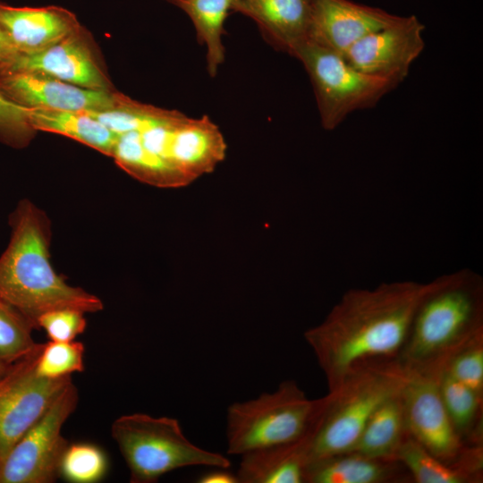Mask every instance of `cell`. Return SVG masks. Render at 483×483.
Wrapping results in <instances>:
<instances>
[{
    "mask_svg": "<svg viewBox=\"0 0 483 483\" xmlns=\"http://www.w3.org/2000/svg\"><path fill=\"white\" fill-rule=\"evenodd\" d=\"M36 132L30 122L29 107L13 101L0 89V142L21 148Z\"/></svg>",
    "mask_w": 483,
    "mask_h": 483,
    "instance_id": "f1b7e54d",
    "label": "cell"
},
{
    "mask_svg": "<svg viewBox=\"0 0 483 483\" xmlns=\"http://www.w3.org/2000/svg\"><path fill=\"white\" fill-rule=\"evenodd\" d=\"M105 452L91 443H73L66 447L59 467V477L72 483H96L107 473Z\"/></svg>",
    "mask_w": 483,
    "mask_h": 483,
    "instance_id": "cb8c5ba5",
    "label": "cell"
},
{
    "mask_svg": "<svg viewBox=\"0 0 483 483\" xmlns=\"http://www.w3.org/2000/svg\"><path fill=\"white\" fill-rule=\"evenodd\" d=\"M0 89L11 99L27 107L83 113L113 108L127 97L114 89H89L29 72H14L0 77Z\"/></svg>",
    "mask_w": 483,
    "mask_h": 483,
    "instance_id": "4fadbf2b",
    "label": "cell"
},
{
    "mask_svg": "<svg viewBox=\"0 0 483 483\" xmlns=\"http://www.w3.org/2000/svg\"><path fill=\"white\" fill-rule=\"evenodd\" d=\"M442 371L483 396V334L457 352Z\"/></svg>",
    "mask_w": 483,
    "mask_h": 483,
    "instance_id": "83f0119b",
    "label": "cell"
},
{
    "mask_svg": "<svg viewBox=\"0 0 483 483\" xmlns=\"http://www.w3.org/2000/svg\"><path fill=\"white\" fill-rule=\"evenodd\" d=\"M199 483H239L236 474L226 468H214L213 470L203 474L198 480Z\"/></svg>",
    "mask_w": 483,
    "mask_h": 483,
    "instance_id": "1f68e13d",
    "label": "cell"
},
{
    "mask_svg": "<svg viewBox=\"0 0 483 483\" xmlns=\"http://www.w3.org/2000/svg\"><path fill=\"white\" fill-rule=\"evenodd\" d=\"M324 397L309 399L292 380L280 383L271 393L235 402L226 411L227 453H246L295 442L310 429Z\"/></svg>",
    "mask_w": 483,
    "mask_h": 483,
    "instance_id": "8992f818",
    "label": "cell"
},
{
    "mask_svg": "<svg viewBox=\"0 0 483 483\" xmlns=\"http://www.w3.org/2000/svg\"><path fill=\"white\" fill-rule=\"evenodd\" d=\"M12 363L5 360L0 356V377L4 376L7 370L10 369Z\"/></svg>",
    "mask_w": 483,
    "mask_h": 483,
    "instance_id": "d6a6232c",
    "label": "cell"
},
{
    "mask_svg": "<svg viewBox=\"0 0 483 483\" xmlns=\"http://www.w3.org/2000/svg\"><path fill=\"white\" fill-rule=\"evenodd\" d=\"M311 80L321 126L335 130L352 113L375 106L397 86L361 72L343 56L311 39L293 53Z\"/></svg>",
    "mask_w": 483,
    "mask_h": 483,
    "instance_id": "ba28073f",
    "label": "cell"
},
{
    "mask_svg": "<svg viewBox=\"0 0 483 483\" xmlns=\"http://www.w3.org/2000/svg\"><path fill=\"white\" fill-rule=\"evenodd\" d=\"M0 28L21 54L42 51L79 31L74 13L60 6L15 7L0 2Z\"/></svg>",
    "mask_w": 483,
    "mask_h": 483,
    "instance_id": "9a60e30c",
    "label": "cell"
},
{
    "mask_svg": "<svg viewBox=\"0 0 483 483\" xmlns=\"http://www.w3.org/2000/svg\"><path fill=\"white\" fill-rule=\"evenodd\" d=\"M34 325L0 296V356L13 363L27 355L37 344Z\"/></svg>",
    "mask_w": 483,
    "mask_h": 483,
    "instance_id": "d4e9b609",
    "label": "cell"
},
{
    "mask_svg": "<svg viewBox=\"0 0 483 483\" xmlns=\"http://www.w3.org/2000/svg\"><path fill=\"white\" fill-rule=\"evenodd\" d=\"M111 436L129 468L131 483H154L161 476L185 467L231 466L226 456L191 442L174 418L122 415L112 423Z\"/></svg>",
    "mask_w": 483,
    "mask_h": 483,
    "instance_id": "5b68a950",
    "label": "cell"
},
{
    "mask_svg": "<svg viewBox=\"0 0 483 483\" xmlns=\"http://www.w3.org/2000/svg\"><path fill=\"white\" fill-rule=\"evenodd\" d=\"M79 393L71 381L47 411L0 461V483H53L70 444L62 428L76 410Z\"/></svg>",
    "mask_w": 483,
    "mask_h": 483,
    "instance_id": "9c48e42d",
    "label": "cell"
},
{
    "mask_svg": "<svg viewBox=\"0 0 483 483\" xmlns=\"http://www.w3.org/2000/svg\"><path fill=\"white\" fill-rule=\"evenodd\" d=\"M85 313L72 309H60L41 315L37 328L44 329L50 341L71 342L87 327Z\"/></svg>",
    "mask_w": 483,
    "mask_h": 483,
    "instance_id": "f546056e",
    "label": "cell"
},
{
    "mask_svg": "<svg viewBox=\"0 0 483 483\" xmlns=\"http://www.w3.org/2000/svg\"><path fill=\"white\" fill-rule=\"evenodd\" d=\"M165 1H167L168 3L174 4L176 0H165Z\"/></svg>",
    "mask_w": 483,
    "mask_h": 483,
    "instance_id": "836d02e7",
    "label": "cell"
},
{
    "mask_svg": "<svg viewBox=\"0 0 483 483\" xmlns=\"http://www.w3.org/2000/svg\"><path fill=\"white\" fill-rule=\"evenodd\" d=\"M413 482L406 467L395 459L369 456L351 451L311 462L305 483Z\"/></svg>",
    "mask_w": 483,
    "mask_h": 483,
    "instance_id": "e0dca14e",
    "label": "cell"
},
{
    "mask_svg": "<svg viewBox=\"0 0 483 483\" xmlns=\"http://www.w3.org/2000/svg\"><path fill=\"white\" fill-rule=\"evenodd\" d=\"M85 346L78 341L42 343L38 352L36 370L40 376L56 379L80 373L84 366Z\"/></svg>",
    "mask_w": 483,
    "mask_h": 483,
    "instance_id": "4316f807",
    "label": "cell"
},
{
    "mask_svg": "<svg viewBox=\"0 0 483 483\" xmlns=\"http://www.w3.org/2000/svg\"><path fill=\"white\" fill-rule=\"evenodd\" d=\"M483 334V281L470 269L443 275L419 303L396 361L436 377L447 361Z\"/></svg>",
    "mask_w": 483,
    "mask_h": 483,
    "instance_id": "3957f363",
    "label": "cell"
},
{
    "mask_svg": "<svg viewBox=\"0 0 483 483\" xmlns=\"http://www.w3.org/2000/svg\"><path fill=\"white\" fill-rule=\"evenodd\" d=\"M233 0H176L174 5L182 9L194 25L198 42L207 48V70L215 77L225 61L222 37L225 21L232 12Z\"/></svg>",
    "mask_w": 483,
    "mask_h": 483,
    "instance_id": "7402d4cb",
    "label": "cell"
},
{
    "mask_svg": "<svg viewBox=\"0 0 483 483\" xmlns=\"http://www.w3.org/2000/svg\"><path fill=\"white\" fill-rule=\"evenodd\" d=\"M408 434L402 402L397 389L371 414L352 451L373 457L394 459Z\"/></svg>",
    "mask_w": 483,
    "mask_h": 483,
    "instance_id": "ffe728a7",
    "label": "cell"
},
{
    "mask_svg": "<svg viewBox=\"0 0 483 483\" xmlns=\"http://www.w3.org/2000/svg\"><path fill=\"white\" fill-rule=\"evenodd\" d=\"M398 389L387 360L355 365L328 391L309 431L308 466L352 450L374 411Z\"/></svg>",
    "mask_w": 483,
    "mask_h": 483,
    "instance_id": "277c9868",
    "label": "cell"
},
{
    "mask_svg": "<svg viewBox=\"0 0 483 483\" xmlns=\"http://www.w3.org/2000/svg\"><path fill=\"white\" fill-rule=\"evenodd\" d=\"M21 53L0 28V77L4 76Z\"/></svg>",
    "mask_w": 483,
    "mask_h": 483,
    "instance_id": "4dcf8cb0",
    "label": "cell"
},
{
    "mask_svg": "<svg viewBox=\"0 0 483 483\" xmlns=\"http://www.w3.org/2000/svg\"><path fill=\"white\" fill-rule=\"evenodd\" d=\"M424 30L415 15L400 16L394 23L364 36L343 56L361 72L398 86L425 48Z\"/></svg>",
    "mask_w": 483,
    "mask_h": 483,
    "instance_id": "8fae6325",
    "label": "cell"
},
{
    "mask_svg": "<svg viewBox=\"0 0 483 483\" xmlns=\"http://www.w3.org/2000/svg\"><path fill=\"white\" fill-rule=\"evenodd\" d=\"M399 17L350 0H312L309 39L343 55L364 36Z\"/></svg>",
    "mask_w": 483,
    "mask_h": 483,
    "instance_id": "5bb4252c",
    "label": "cell"
},
{
    "mask_svg": "<svg viewBox=\"0 0 483 483\" xmlns=\"http://www.w3.org/2000/svg\"><path fill=\"white\" fill-rule=\"evenodd\" d=\"M41 346L37 343L0 377V461L72 381V377L51 379L38 374Z\"/></svg>",
    "mask_w": 483,
    "mask_h": 483,
    "instance_id": "30bf717a",
    "label": "cell"
},
{
    "mask_svg": "<svg viewBox=\"0 0 483 483\" xmlns=\"http://www.w3.org/2000/svg\"><path fill=\"white\" fill-rule=\"evenodd\" d=\"M394 459L401 462L417 483H480L483 478L439 460L410 434L397 449Z\"/></svg>",
    "mask_w": 483,
    "mask_h": 483,
    "instance_id": "603a6c76",
    "label": "cell"
},
{
    "mask_svg": "<svg viewBox=\"0 0 483 483\" xmlns=\"http://www.w3.org/2000/svg\"><path fill=\"white\" fill-rule=\"evenodd\" d=\"M83 27L62 41L32 54H20L7 72L52 77L95 90H113ZM3 77V76H2Z\"/></svg>",
    "mask_w": 483,
    "mask_h": 483,
    "instance_id": "7c38bea8",
    "label": "cell"
},
{
    "mask_svg": "<svg viewBox=\"0 0 483 483\" xmlns=\"http://www.w3.org/2000/svg\"><path fill=\"white\" fill-rule=\"evenodd\" d=\"M398 381L409 434L435 457L483 478V445L470 446L456 434L443 403L436 377L387 360Z\"/></svg>",
    "mask_w": 483,
    "mask_h": 483,
    "instance_id": "52a82bcc",
    "label": "cell"
},
{
    "mask_svg": "<svg viewBox=\"0 0 483 483\" xmlns=\"http://www.w3.org/2000/svg\"><path fill=\"white\" fill-rule=\"evenodd\" d=\"M232 11L252 19L269 45L292 56L309 38L312 0H233Z\"/></svg>",
    "mask_w": 483,
    "mask_h": 483,
    "instance_id": "2e32d148",
    "label": "cell"
},
{
    "mask_svg": "<svg viewBox=\"0 0 483 483\" xmlns=\"http://www.w3.org/2000/svg\"><path fill=\"white\" fill-rule=\"evenodd\" d=\"M172 110L140 103L127 97L120 105L101 112L88 113L116 134L138 131L165 119Z\"/></svg>",
    "mask_w": 483,
    "mask_h": 483,
    "instance_id": "484cf974",
    "label": "cell"
},
{
    "mask_svg": "<svg viewBox=\"0 0 483 483\" xmlns=\"http://www.w3.org/2000/svg\"><path fill=\"white\" fill-rule=\"evenodd\" d=\"M10 240L0 256V296L37 328L38 318L51 310L72 309L96 313L104 309L100 298L72 286L50 261L51 221L29 199L10 213Z\"/></svg>",
    "mask_w": 483,
    "mask_h": 483,
    "instance_id": "7a4b0ae2",
    "label": "cell"
},
{
    "mask_svg": "<svg viewBox=\"0 0 483 483\" xmlns=\"http://www.w3.org/2000/svg\"><path fill=\"white\" fill-rule=\"evenodd\" d=\"M436 380L445 408L462 442L483 445V396L444 371Z\"/></svg>",
    "mask_w": 483,
    "mask_h": 483,
    "instance_id": "44dd1931",
    "label": "cell"
},
{
    "mask_svg": "<svg viewBox=\"0 0 483 483\" xmlns=\"http://www.w3.org/2000/svg\"><path fill=\"white\" fill-rule=\"evenodd\" d=\"M396 281L345 292L325 319L304 333L328 391L357 364L396 359L422 300L440 283Z\"/></svg>",
    "mask_w": 483,
    "mask_h": 483,
    "instance_id": "6da1fadb",
    "label": "cell"
},
{
    "mask_svg": "<svg viewBox=\"0 0 483 483\" xmlns=\"http://www.w3.org/2000/svg\"><path fill=\"white\" fill-rule=\"evenodd\" d=\"M309 437L241 455L239 483H305Z\"/></svg>",
    "mask_w": 483,
    "mask_h": 483,
    "instance_id": "ac0fdd59",
    "label": "cell"
},
{
    "mask_svg": "<svg viewBox=\"0 0 483 483\" xmlns=\"http://www.w3.org/2000/svg\"><path fill=\"white\" fill-rule=\"evenodd\" d=\"M33 129L66 136L112 157L118 134L88 113L29 107Z\"/></svg>",
    "mask_w": 483,
    "mask_h": 483,
    "instance_id": "d6986e66",
    "label": "cell"
}]
</instances>
